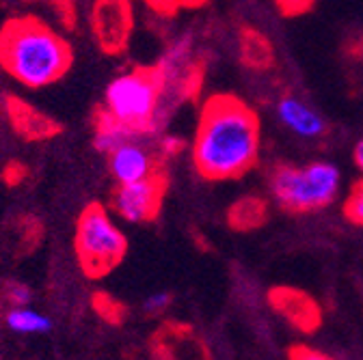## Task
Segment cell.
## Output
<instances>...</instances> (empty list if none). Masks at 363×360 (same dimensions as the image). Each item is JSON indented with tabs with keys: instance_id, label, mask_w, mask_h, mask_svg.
Wrapping results in <instances>:
<instances>
[{
	"instance_id": "obj_1",
	"label": "cell",
	"mask_w": 363,
	"mask_h": 360,
	"mask_svg": "<svg viewBox=\"0 0 363 360\" xmlns=\"http://www.w3.org/2000/svg\"><path fill=\"white\" fill-rule=\"evenodd\" d=\"M259 115L234 93L210 95L199 112L193 166L208 182H236L257 166Z\"/></svg>"
},
{
	"instance_id": "obj_2",
	"label": "cell",
	"mask_w": 363,
	"mask_h": 360,
	"mask_svg": "<svg viewBox=\"0 0 363 360\" xmlns=\"http://www.w3.org/2000/svg\"><path fill=\"white\" fill-rule=\"evenodd\" d=\"M72 61L69 43L37 18H13L0 28V65L28 88L61 80Z\"/></svg>"
},
{
	"instance_id": "obj_3",
	"label": "cell",
	"mask_w": 363,
	"mask_h": 360,
	"mask_svg": "<svg viewBox=\"0 0 363 360\" xmlns=\"http://www.w3.org/2000/svg\"><path fill=\"white\" fill-rule=\"evenodd\" d=\"M342 186L340 168L331 162H309L303 166L279 162L268 173L272 201L286 214L303 216L329 207Z\"/></svg>"
},
{
	"instance_id": "obj_4",
	"label": "cell",
	"mask_w": 363,
	"mask_h": 360,
	"mask_svg": "<svg viewBox=\"0 0 363 360\" xmlns=\"http://www.w3.org/2000/svg\"><path fill=\"white\" fill-rule=\"evenodd\" d=\"M164 102V74L160 65L134 67L115 78L106 88V106L117 121L139 137L154 134Z\"/></svg>"
},
{
	"instance_id": "obj_5",
	"label": "cell",
	"mask_w": 363,
	"mask_h": 360,
	"mask_svg": "<svg viewBox=\"0 0 363 360\" xmlns=\"http://www.w3.org/2000/svg\"><path fill=\"white\" fill-rule=\"evenodd\" d=\"M128 240L100 203H91L78 218L76 255L89 279H102L123 261Z\"/></svg>"
},
{
	"instance_id": "obj_6",
	"label": "cell",
	"mask_w": 363,
	"mask_h": 360,
	"mask_svg": "<svg viewBox=\"0 0 363 360\" xmlns=\"http://www.w3.org/2000/svg\"><path fill=\"white\" fill-rule=\"evenodd\" d=\"M167 190L169 173L167 168H158L139 182L117 184L113 192V207L128 222H154L160 214Z\"/></svg>"
},
{
	"instance_id": "obj_7",
	"label": "cell",
	"mask_w": 363,
	"mask_h": 360,
	"mask_svg": "<svg viewBox=\"0 0 363 360\" xmlns=\"http://www.w3.org/2000/svg\"><path fill=\"white\" fill-rule=\"evenodd\" d=\"M268 304L281 320H286L294 330L311 335L323 326V306L313 296L303 289L279 285L268 291Z\"/></svg>"
},
{
	"instance_id": "obj_8",
	"label": "cell",
	"mask_w": 363,
	"mask_h": 360,
	"mask_svg": "<svg viewBox=\"0 0 363 360\" xmlns=\"http://www.w3.org/2000/svg\"><path fill=\"white\" fill-rule=\"evenodd\" d=\"M94 30L104 52L108 54L123 52L132 33L130 0H96Z\"/></svg>"
},
{
	"instance_id": "obj_9",
	"label": "cell",
	"mask_w": 363,
	"mask_h": 360,
	"mask_svg": "<svg viewBox=\"0 0 363 360\" xmlns=\"http://www.w3.org/2000/svg\"><path fill=\"white\" fill-rule=\"evenodd\" d=\"M139 139L141 137H136L108 153V166L117 184L139 182V179L156 173L158 168H164V160L141 145Z\"/></svg>"
},
{
	"instance_id": "obj_10",
	"label": "cell",
	"mask_w": 363,
	"mask_h": 360,
	"mask_svg": "<svg viewBox=\"0 0 363 360\" xmlns=\"http://www.w3.org/2000/svg\"><path fill=\"white\" fill-rule=\"evenodd\" d=\"M154 354L160 358H208V345L191 326L164 324L154 337Z\"/></svg>"
},
{
	"instance_id": "obj_11",
	"label": "cell",
	"mask_w": 363,
	"mask_h": 360,
	"mask_svg": "<svg viewBox=\"0 0 363 360\" xmlns=\"http://www.w3.org/2000/svg\"><path fill=\"white\" fill-rule=\"evenodd\" d=\"M7 117L13 129L26 141H48L61 132L57 121L18 98H7Z\"/></svg>"
},
{
	"instance_id": "obj_12",
	"label": "cell",
	"mask_w": 363,
	"mask_h": 360,
	"mask_svg": "<svg viewBox=\"0 0 363 360\" xmlns=\"http://www.w3.org/2000/svg\"><path fill=\"white\" fill-rule=\"evenodd\" d=\"M279 121L301 139H320L327 134V123L311 106L294 95H284L277 104Z\"/></svg>"
},
{
	"instance_id": "obj_13",
	"label": "cell",
	"mask_w": 363,
	"mask_h": 360,
	"mask_svg": "<svg viewBox=\"0 0 363 360\" xmlns=\"http://www.w3.org/2000/svg\"><path fill=\"white\" fill-rule=\"evenodd\" d=\"M238 59L249 71H270L277 63L272 41L257 28L242 26L238 33Z\"/></svg>"
},
{
	"instance_id": "obj_14",
	"label": "cell",
	"mask_w": 363,
	"mask_h": 360,
	"mask_svg": "<svg viewBox=\"0 0 363 360\" xmlns=\"http://www.w3.org/2000/svg\"><path fill=\"white\" fill-rule=\"evenodd\" d=\"M270 218V205L257 194H247L236 199L225 214V222L232 231L251 233L262 229Z\"/></svg>"
},
{
	"instance_id": "obj_15",
	"label": "cell",
	"mask_w": 363,
	"mask_h": 360,
	"mask_svg": "<svg viewBox=\"0 0 363 360\" xmlns=\"http://www.w3.org/2000/svg\"><path fill=\"white\" fill-rule=\"evenodd\" d=\"M139 134H134L132 129H128L121 121H117L108 110H100L96 115V147L104 153L115 151L119 145L136 139Z\"/></svg>"
},
{
	"instance_id": "obj_16",
	"label": "cell",
	"mask_w": 363,
	"mask_h": 360,
	"mask_svg": "<svg viewBox=\"0 0 363 360\" xmlns=\"http://www.w3.org/2000/svg\"><path fill=\"white\" fill-rule=\"evenodd\" d=\"M7 326L13 332H22V335H41V332H48L52 328V322L45 318V315L30 310L26 306H13L7 315Z\"/></svg>"
},
{
	"instance_id": "obj_17",
	"label": "cell",
	"mask_w": 363,
	"mask_h": 360,
	"mask_svg": "<svg viewBox=\"0 0 363 360\" xmlns=\"http://www.w3.org/2000/svg\"><path fill=\"white\" fill-rule=\"evenodd\" d=\"M342 211H344L346 222L363 229V177L357 179V182L350 186V192L344 201Z\"/></svg>"
},
{
	"instance_id": "obj_18",
	"label": "cell",
	"mask_w": 363,
	"mask_h": 360,
	"mask_svg": "<svg viewBox=\"0 0 363 360\" xmlns=\"http://www.w3.org/2000/svg\"><path fill=\"white\" fill-rule=\"evenodd\" d=\"M143 3L152 11H156L158 16L173 18V16H177L179 11H184V9H199V7H203L208 0H143Z\"/></svg>"
},
{
	"instance_id": "obj_19",
	"label": "cell",
	"mask_w": 363,
	"mask_h": 360,
	"mask_svg": "<svg viewBox=\"0 0 363 360\" xmlns=\"http://www.w3.org/2000/svg\"><path fill=\"white\" fill-rule=\"evenodd\" d=\"M94 304H96L98 313L102 315L106 322H111V324H119L123 320V315H125V308L119 302H115L111 296H106V294H98L96 300H94Z\"/></svg>"
},
{
	"instance_id": "obj_20",
	"label": "cell",
	"mask_w": 363,
	"mask_h": 360,
	"mask_svg": "<svg viewBox=\"0 0 363 360\" xmlns=\"http://www.w3.org/2000/svg\"><path fill=\"white\" fill-rule=\"evenodd\" d=\"M272 3L284 18H301L315 7L318 0H272Z\"/></svg>"
},
{
	"instance_id": "obj_21",
	"label": "cell",
	"mask_w": 363,
	"mask_h": 360,
	"mask_svg": "<svg viewBox=\"0 0 363 360\" xmlns=\"http://www.w3.org/2000/svg\"><path fill=\"white\" fill-rule=\"evenodd\" d=\"M171 302H173V296L169 291H158V294H152L150 298H145L143 310L147 315H160L171 306Z\"/></svg>"
},
{
	"instance_id": "obj_22",
	"label": "cell",
	"mask_w": 363,
	"mask_h": 360,
	"mask_svg": "<svg viewBox=\"0 0 363 360\" xmlns=\"http://www.w3.org/2000/svg\"><path fill=\"white\" fill-rule=\"evenodd\" d=\"M288 356L294 360H327L329 358V354L313 352V347H309V345H292Z\"/></svg>"
},
{
	"instance_id": "obj_23",
	"label": "cell",
	"mask_w": 363,
	"mask_h": 360,
	"mask_svg": "<svg viewBox=\"0 0 363 360\" xmlns=\"http://www.w3.org/2000/svg\"><path fill=\"white\" fill-rule=\"evenodd\" d=\"M7 300L13 306H26L30 302V289L24 287V285H13V287L7 289Z\"/></svg>"
},
{
	"instance_id": "obj_24",
	"label": "cell",
	"mask_w": 363,
	"mask_h": 360,
	"mask_svg": "<svg viewBox=\"0 0 363 360\" xmlns=\"http://www.w3.org/2000/svg\"><path fill=\"white\" fill-rule=\"evenodd\" d=\"M352 160L357 164V168L363 173V137L359 139V143L354 145V151H352Z\"/></svg>"
}]
</instances>
